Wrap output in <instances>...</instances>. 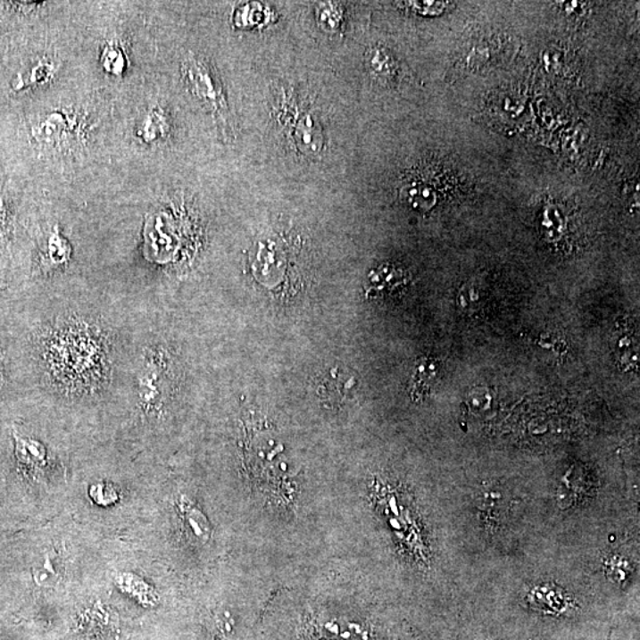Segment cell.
Segmentation results:
<instances>
[{
    "label": "cell",
    "instance_id": "1",
    "mask_svg": "<svg viewBox=\"0 0 640 640\" xmlns=\"http://www.w3.org/2000/svg\"><path fill=\"white\" fill-rule=\"evenodd\" d=\"M182 74L191 94L211 112L224 131L230 129L229 104L215 68L207 60L189 54L183 61Z\"/></svg>",
    "mask_w": 640,
    "mask_h": 640
},
{
    "label": "cell",
    "instance_id": "2",
    "mask_svg": "<svg viewBox=\"0 0 640 640\" xmlns=\"http://www.w3.org/2000/svg\"><path fill=\"white\" fill-rule=\"evenodd\" d=\"M286 108H287V112L280 113V117L284 118L281 125L287 131L293 146L300 154L309 155V157L320 154L323 152L325 137L317 115L309 108L303 106L300 108L299 104H293V103L292 108L288 106Z\"/></svg>",
    "mask_w": 640,
    "mask_h": 640
},
{
    "label": "cell",
    "instance_id": "3",
    "mask_svg": "<svg viewBox=\"0 0 640 640\" xmlns=\"http://www.w3.org/2000/svg\"><path fill=\"white\" fill-rule=\"evenodd\" d=\"M72 248L70 241L61 234L59 226L52 228L39 248V266L42 272H55L71 262Z\"/></svg>",
    "mask_w": 640,
    "mask_h": 640
},
{
    "label": "cell",
    "instance_id": "4",
    "mask_svg": "<svg viewBox=\"0 0 640 640\" xmlns=\"http://www.w3.org/2000/svg\"><path fill=\"white\" fill-rule=\"evenodd\" d=\"M76 121L64 112L54 111L31 129L35 140L42 144L63 142L75 132Z\"/></svg>",
    "mask_w": 640,
    "mask_h": 640
},
{
    "label": "cell",
    "instance_id": "5",
    "mask_svg": "<svg viewBox=\"0 0 640 640\" xmlns=\"http://www.w3.org/2000/svg\"><path fill=\"white\" fill-rule=\"evenodd\" d=\"M530 605L542 613L561 616L571 609L569 596L558 586L553 584L536 586L528 594Z\"/></svg>",
    "mask_w": 640,
    "mask_h": 640
},
{
    "label": "cell",
    "instance_id": "6",
    "mask_svg": "<svg viewBox=\"0 0 640 640\" xmlns=\"http://www.w3.org/2000/svg\"><path fill=\"white\" fill-rule=\"evenodd\" d=\"M408 283L404 270L393 265H382L369 274L367 295L369 296H385L403 287Z\"/></svg>",
    "mask_w": 640,
    "mask_h": 640
},
{
    "label": "cell",
    "instance_id": "7",
    "mask_svg": "<svg viewBox=\"0 0 640 640\" xmlns=\"http://www.w3.org/2000/svg\"><path fill=\"white\" fill-rule=\"evenodd\" d=\"M355 386L353 376L343 372L341 369L332 368L323 376L318 385V393L331 403H341Z\"/></svg>",
    "mask_w": 640,
    "mask_h": 640
},
{
    "label": "cell",
    "instance_id": "8",
    "mask_svg": "<svg viewBox=\"0 0 640 640\" xmlns=\"http://www.w3.org/2000/svg\"><path fill=\"white\" fill-rule=\"evenodd\" d=\"M14 453L21 465L28 469H39L46 464L45 445L30 437L21 436L13 430Z\"/></svg>",
    "mask_w": 640,
    "mask_h": 640
},
{
    "label": "cell",
    "instance_id": "9",
    "mask_svg": "<svg viewBox=\"0 0 640 640\" xmlns=\"http://www.w3.org/2000/svg\"><path fill=\"white\" fill-rule=\"evenodd\" d=\"M169 131L168 115L161 108L154 107L143 118L138 129H137V136L144 143L152 144L165 139L166 136L169 135Z\"/></svg>",
    "mask_w": 640,
    "mask_h": 640
},
{
    "label": "cell",
    "instance_id": "10",
    "mask_svg": "<svg viewBox=\"0 0 640 640\" xmlns=\"http://www.w3.org/2000/svg\"><path fill=\"white\" fill-rule=\"evenodd\" d=\"M57 71L55 61L43 60L28 71L27 74H20L14 83V89L20 90L43 85L52 81Z\"/></svg>",
    "mask_w": 640,
    "mask_h": 640
},
{
    "label": "cell",
    "instance_id": "11",
    "mask_svg": "<svg viewBox=\"0 0 640 640\" xmlns=\"http://www.w3.org/2000/svg\"><path fill=\"white\" fill-rule=\"evenodd\" d=\"M365 60H367L368 70L378 79H389L395 74V63L386 49L375 46L367 52Z\"/></svg>",
    "mask_w": 640,
    "mask_h": 640
},
{
    "label": "cell",
    "instance_id": "12",
    "mask_svg": "<svg viewBox=\"0 0 640 640\" xmlns=\"http://www.w3.org/2000/svg\"><path fill=\"white\" fill-rule=\"evenodd\" d=\"M101 67L111 75H122L129 67L125 50L118 43H107L100 56Z\"/></svg>",
    "mask_w": 640,
    "mask_h": 640
},
{
    "label": "cell",
    "instance_id": "13",
    "mask_svg": "<svg viewBox=\"0 0 640 640\" xmlns=\"http://www.w3.org/2000/svg\"><path fill=\"white\" fill-rule=\"evenodd\" d=\"M321 5L323 6L318 7L317 10L318 21L321 27L327 30H337L343 20L341 7L336 6L334 4H321Z\"/></svg>",
    "mask_w": 640,
    "mask_h": 640
},
{
    "label": "cell",
    "instance_id": "14",
    "mask_svg": "<svg viewBox=\"0 0 640 640\" xmlns=\"http://www.w3.org/2000/svg\"><path fill=\"white\" fill-rule=\"evenodd\" d=\"M90 496L101 505L112 504L119 498L114 487L106 483H99L90 487Z\"/></svg>",
    "mask_w": 640,
    "mask_h": 640
},
{
    "label": "cell",
    "instance_id": "15",
    "mask_svg": "<svg viewBox=\"0 0 640 640\" xmlns=\"http://www.w3.org/2000/svg\"><path fill=\"white\" fill-rule=\"evenodd\" d=\"M437 375V368L436 365L429 363L428 361L425 360L422 361L420 364L418 365L417 370H415L413 381H414V386H422L420 385H425L424 388H428V382L434 381L436 379Z\"/></svg>",
    "mask_w": 640,
    "mask_h": 640
},
{
    "label": "cell",
    "instance_id": "16",
    "mask_svg": "<svg viewBox=\"0 0 640 640\" xmlns=\"http://www.w3.org/2000/svg\"><path fill=\"white\" fill-rule=\"evenodd\" d=\"M628 563L619 556H613L606 561V569L610 577L617 582H624L628 577Z\"/></svg>",
    "mask_w": 640,
    "mask_h": 640
},
{
    "label": "cell",
    "instance_id": "17",
    "mask_svg": "<svg viewBox=\"0 0 640 640\" xmlns=\"http://www.w3.org/2000/svg\"><path fill=\"white\" fill-rule=\"evenodd\" d=\"M54 569H55V567H54L52 563V558L46 555L42 566L35 570L36 582H37L38 585L52 584L53 578H57L56 570Z\"/></svg>",
    "mask_w": 640,
    "mask_h": 640
},
{
    "label": "cell",
    "instance_id": "18",
    "mask_svg": "<svg viewBox=\"0 0 640 640\" xmlns=\"http://www.w3.org/2000/svg\"><path fill=\"white\" fill-rule=\"evenodd\" d=\"M10 235V215L5 196L0 187V245L7 240Z\"/></svg>",
    "mask_w": 640,
    "mask_h": 640
},
{
    "label": "cell",
    "instance_id": "19",
    "mask_svg": "<svg viewBox=\"0 0 640 640\" xmlns=\"http://www.w3.org/2000/svg\"><path fill=\"white\" fill-rule=\"evenodd\" d=\"M411 4H414L411 7L422 14L441 13L445 9H446V3L425 2Z\"/></svg>",
    "mask_w": 640,
    "mask_h": 640
},
{
    "label": "cell",
    "instance_id": "20",
    "mask_svg": "<svg viewBox=\"0 0 640 640\" xmlns=\"http://www.w3.org/2000/svg\"><path fill=\"white\" fill-rule=\"evenodd\" d=\"M5 385V367H4V356L0 350V388Z\"/></svg>",
    "mask_w": 640,
    "mask_h": 640
}]
</instances>
